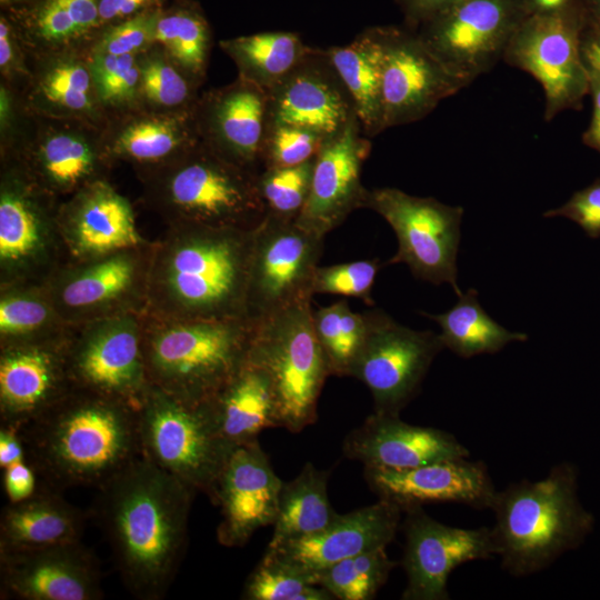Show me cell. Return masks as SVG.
Returning a JSON list of instances; mask_svg holds the SVG:
<instances>
[{
  "label": "cell",
  "instance_id": "cell-47",
  "mask_svg": "<svg viewBox=\"0 0 600 600\" xmlns=\"http://www.w3.org/2000/svg\"><path fill=\"white\" fill-rule=\"evenodd\" d=\"M326 140L293 126L270 124L264 139L262 170L294 167L313 159Z\"/></svg>",
  "mask_w": 600,
  "mask_h": 600
},
{
  "label": "cell",
  "instance_id": "cell-49",
  "mask_svg": "<svg viewBox=\"0 0 600 600\" xmlns=\"http://www.w3.org/2000/svg\"><path fill=\"white\" fill-rule=\"evenodd\" d=\"M544 218L564 217L579 224L592 239L600 237V178L576 191L561 207L546 211Z\"/></svg>",
  "mask_w": 600,
  "mask_h": 600
},
{
  "label": "cell",
  "instance_id": "cell-20",
  "mask_svg": "<svg viewBox=\"0 0 600 600\" xmlns=\"http://www.w3.org/2000/svg\"><path fill=\"white\" fill-rule=\"evenodd\" d=\"M194 114L200 139L238 166L259 173L269 127V94L238 77L199 97Z\"/></svg>",
  "mask_w": 600,
  "mask_h": 600
},
{
  "label": "cell",
  "instance_id": "cell-33",
  "mask_svg": "<svg viewBox=\"0 0 600 600\" xmlns=\"http://www.w3.org/2000/svg\"><path fill=\"white\" fill-rule=\"evenodd\" d=\"M220 47L236 63L239 77L267 92L299 63L309 48L298 33L290 31H268L226 39Z\"/></svg>",
  "mask_w": 600,
  "mask_h": 600
},
{
  "label": "cell",
  "instance_id": "cell-46",
  "mask_svg": "<svg viewBox=\"0 0 600 600\" xmlns=\"http://www.w3.org/2000/svg\"><path fill=\"white\" fill-rule=\"evenodd\" d=\"M380 268L378 259L318 266L313 276L312 292L357 298L372 306V289Z\"/></svg>",
  "mask_w": 600,
  "mask_h": 600
},
{
  "label": "cell",
  "instance_id": "cell-42",
  "mask_svg": "<svg viewBox=\"0 0 600 600\" xmlns=\"http://www.w3.org/2000/svg\"><path fill=\"white\" fill-rule=\"evenodd\" d=\"M314 158L294 167L269 168L258 173L257 184L266 217L296 222L308 199Z\"/></svg>",
  "mask_w": 600,
  "mask_h": 600
},
{
  "label": "cell",
  "instance_id": "cell-43",
  "mask_svg": "<svg viewBox=\"0 0 600 600\" xmlns=\"http://www.w3.org/2000/svg\"><path fill=\"white\" fill-rule=\"evenodd\" d=\"M88 60L102 108L134 109L141 104L140 54L91 51Z\"/></svg>",
  "mask_w": 600,
  "mask_h": 600
},
{
  "label": "cell",
  "instance_id": "cell-35",
  "mask_svg": "<svg viewBox=\"0 0 600 600\" xmlns=\"http://www.w3.org/2000/svg\"><path fill=\"white\" fill-rule=\"evenodd\" d=\"M457 303L440 314L420 312L436 321L444 348L461 358L496 353L512 341H526L528 334L513 332L496 322L481 307L473 288L458 297Z\"/></svg>",
  "mask_w": 600,
  "mask_h": 600
},
{
  "label": "cell",
  "instance_id": "cell-59",
  "mask_svg": "<svg viewBox=\"0 0 600 600\" xmlns=\"http://www.w3.org/2000/svg\"><path fill=\"white\" fill-rule=\"evenodd\" d=\"M583 4L590 16L600 20V0H583Z\"/></svg>",
  "mask_w": 600,
  "mask_h": 600
},
{
  "label": "cell",
  "instance_id": "cell-13",
  "mask_svg": "<svg viewBox=\"0 0 600 600\" xmlns=\"http://www.w3.org/2000/svg\"><path fill=\"white\" fill-rule=\"evenodd\" d=\"M324 237L296 222L266 217L256 228L247 289V319L256 322L311 301Z\"/></svg>",
  "mask_w": 600,
  "mask_h": 600
},
{
  "label": "cell",
  "instance_id": "cell-36",
  "mask_svg": "<svg viewBox=\"0 0 600 600\" xmlns=\"http://www.w3.org/2000/svg\"><path fill=\"white\" fill-rule=\"evenodd\" d=\"M154 43L198 87L211 51L210 26L197 4L183 3L158 16Z\"/></svg>",
  "mask_w": 600,
  "mask_h": 600
},
{
  "label": "cell",
  "instance_id": "cell-3",
  "mask_svg": "<svg viewBox=\"0 0 600 600\" xmlns=\"http://www.w3.org/2000/svg\"><path fill=\"white\" fill-rule=\"evenodd\" d=\"M490 528L494 554L514 577L536 573L582 544L594 517L578 497V470L558 463L538 481L527 479L497 491Z\"/></svg>",
  "mask_w": 600,
  "mask_h": 600
},
{
  "label": "cell",
  "instance_id": "cell-19",
  "mask_svg": "<svg viewBox=\"0 0 600 600\" xmlns=\"http://www.w3.org/2000/svg\"><path fill=\"white\" fill-rule=\"evenodd\" d=\"M370 151L358 119L327 140L314 158L308 199L296 223L326 238L354 210L366 208L369 189L361 171Z\"/></svg>",
  "mask_w": 600,
  "mask_h": 600
},
{
  "label": "cell",
  "instance_id": "cell-14",
  "mask_svg": "<svg viewBox=\"0 0 600 600\" xmlns=\"http://www.w3.org/2000/svg\"><path fill=\"white\" fill-rule=\"evenodd\" d=\"M386 129L416 122L467 87L408 27H377Z\"/></svg>",
  "mask_w": 600,
  "mask_h": 600
},
{
  "label": "cell",
  "instance_id": "cell-27",
  "mask_svg": "<svg viewBox=\"0 0 600 600\" xmlns=\"http://www.w3.org/2000/svg\"><path fill=\"white\" fill-rule=\"evenodd\" d=\"M84 526V513L60 491L39 486L31 497L3 508L0 550L79 542Z\"/></svg>",
  "mask_w": 600,
  "mask_h": 600
},
{
  "label": "cell",
  "instance_id": "cell-17",
  "mask_svg": "<svg viewBox=\"0 0 600 600\" xmlns=\"http://www.w3.org/2000/svg\"><path fill=\"white\" fill-rule=\"evenodd\" d=\"M1 599L98 600L101 573L81 543L0 550Z\"/></svg>",
  "mask_w": 600,
  "mask_h": 600
},
{
  "label": "cell",
  "instance_id": "cell-41",
  "mask_svg": "<svg viewBox=\"0 0 600 600\" xmlns=\"http://www.w3.org/2000/svg\"><path fill=\"white\" fill-rule=\"evenodd\" d=\"M242 598L247 600H330L331 593L306 574L266 551L248 577Z\"/></svg>",
  "mask_w": 600,
  "mask_h": 600
},
{
  "label": "cell",
  "instance_id": "cell-18",
  "mask_svg": "<svg viewBox=\"0 0 600 600\" xmlns=\"http://www.w3.org/2000/svg\"><path fill=\"white\" fill-rule=\"evenodd\" d=\"M282 484L258 440L236 447L210 499L220 508L219 543L242 547L257 530L273 526Z\"/></svg>",
  "mask_w": 600,
  "mask_h": 600
},
{
  "label": "cell",
  "instance_id": "cell-52",
  "mask_svg": "<svg viewBox=\"0 0 600 600\" xmlns=\"http://www.w3.org/2000/svg\"><path fill=\"white\" fill-rule=\"evenodd\" d=\"M161 0H99V29L157 9Z\"/></svg>",
  "mask_w": 600,
  "mask_h": 600
},
{
  "label": "cell",
  "instance_id": "cell-51",
  "mask_svg": "<svg viewBox=\"0 0 600 600\" xmlns=\"http://www.w3.org/2000/svg\"><path fill=\"white\" fill-rule=\"evenodd\" d=\"M2 472L3 488L9 502L22 501L39 488L38 474L27 459L2 469Z\"/></svg>",
  "mask_w": 600,
  "mask_h": 600
},
{
  "label": "cell",
  "instance_id": "cell-53",
  "mask_svg": "<svg viewBox=\"0 0 600 600\" xmlns=\"http://www.w3.org/2000/svg\"><path fill=\"white\" fill-rule=\"evenodd\" d=\"M580 51L588 72L600 77V20L588 11L580 34Z\"/></svg>",
  "mask_w": 600,
  "mask_h": 600
},
{
  "label": "cell",
  "instance_id": "cell-34",
  "mask_svg": "<svg viewBox=\"0 0 600 600\" xmlns=\"http://www.w3.org/2000/svg\"><path fill=\"white\" fill-rule=\"evenodd\" d=\"M74 223L79 244L91 252L123 249L139 241L130 204L103 183H96L81 197Z\"/></svg>",
  "mask_w": 600,
  "mask_h": 600
},
{
  "label": "cell",
  "instance_id": "cell-23",
  "mask_svg": "<svg viewBox=\"0 0 600 600\" xmlns=\"http://www.w3.org/2000/svg\"><path fill=\"white\" fill-rule=\"evenodd\" d=\"M343 453L364 468L409 469L437 461L468 458L453 434L402 421L399 414L373 411L343 440Z\"/></svg>",
  "mask_w": 600,
  "mask_h": 600
},
{
  "label": "cell",
  "instance_id": "cell-29",
  "mask_svg": "<svg viewBox=\"0 0 600 600\" xmlns=\"http://www.w3.org/2000/svg\"><path fill=\"white\" fill-rule=\"evenodd\" d=\"M29 106L39 117L97 126L102 106L89 60L67 52L49 57L33 76Z\"/></svg>",
  "mask_w": 600,
  "mask_h": 600
},
{
  "label": "cell",
  "instance_id": "cell-15",
  "mask_svg": "<svg viewBox=\"0 0 600 600\" xmlns=\"http://www.w3.org/2000/svg\"><path fill=\"white\" fill-rule=\"evenodd\" d=\"M403 512L404 600H448V577L458 566L494 554L490 528L450 527L432 519L422 507Z\"/></svg>",
  "mask_w": 600,
  "mask_h": 600
},
{
  "label": "cell",
  "instance_id": "cell-8",
  "mask_svg": "<svg viewBox=\"0 0 600 600\" xmlns=\"http://www.w3.org/2000/svg\"><path fill=\"white\" fill-rule=\"evenodd\" d=\"M257 176L200 139L174 158L166 197L189 223L254 230L267 214Z\"/></svg>",
  "mask_w": 600,
  "mask_h": 600
},
{
  "label": "cell",
  "instance_id": "cell-39",
  "mask_svg": "<svg viewBox=\"0 0 600 600\" xmlns=\"http://www.w3.org/2000/svg\"><path fill=\"white\" fill-rule=\"evenodd\" d=\"M140 98L151 111L193 109L198 86L156 44L140 54Z\"/></svg>",
  "mask_w": 600,
  "mask_h": 600
},
{
  "label": "cell",
  "instance_id": "cell-28",
  "mask_svg": "<svg viewBox=\"0 0 600 600\" xmlns=\"http://www.w3.org/2000/svg\"><path fill=\"white\" fill-rule=\"evenodd\" d=\"M194 108L129 114L104 136V149L140 163L172 160L200 140Z\"/></svg>",
  "mask_w": 600,
  "mask_h": 600
},
{
  "label": "cell",
  "instance_id": "cell-44",
  "mask_svg": "<svg viewBox=\"0 0 600 600\" xmlns=\"http://www.w3.org/2000/svg\"><path fill=\"white\" fill-rule=\"evenodd\" d=\"M132 264L124 258H112L98 263L71 280L62 292L64 303L86 308L112 299L131 283Z\"/></svg>",
  "mask_w": 600,
  "mask_h": 600
},
{
  "label": "cell",
  "instance_id": "cell-45",
  "mask_svg": "<svg viewBox=\"0 0 600 600\" xmlns=\"http://www.w3.org/2000/svg\"><path fill=\"white\" fill-rule=\"evenodd\" d=\"M39 242L36 213L26 198L13 191L0 199V257L16 261L30 254Z\"/></svg>",
  "mask_w": 600,
  "mask_h": 600
},
{
  "label": "cell",
  "instance_id": "cell-5",
  "mask_svg": "<svg viewBox=\"0 0 600 600\" xmlns=\"http://www.w3.org/2000/svg\"><path fill=\"white\" fill-rule=\"evenodd\" d=\"M253 322L188 320L157 334L144 352L150 384L182 400L213 397L248 359Z\"/></svg>",
  "mask_w": 600,
  "mask_h": 600
},
{
  "label": "cell",
  "instance_id": "cell-48",
  "mask_svg": "<svg viewBox=\"0 0 600 600\" xmlns=\"http://www.w3.org/2000/svg\"><path fill=\"white\" fill-rule=\"evenodd\" d=\"M160 10L151 9L104 28L91 51L114 56L146 52L156 44L154 32Z\"/></svg>",
  "mask_w": 600,
  "mask_h": 600
},
{
  "label": "cell",
  "instance_id": "cell-57",
  "mask_svg": "<svg viewBox=\"0 0 600 600\" xmlns=\"http://www.w3.org/2000/svg\"><path fill=\"white\" fill-rule=\"evenodd\" d=\"M589 87L593 110L590 126L583 134V142L600 152V77L589 73Z\"/></svg>",
  "mask_w": 600,
  "mask_h": 600
},
{
  "label": "cell",
  "instance_id": "cell-6",
  "mask_svg": "<svg viewBox=\"0 0 600 600\" xmlns=\"http://www.w3.org/2000/svg\"><path fill=\"white\" fill-rule=\"evenodd\" d=\"M312 311L311 301H303L253 322L248 353L271 380L280 428L294 433L316 422L318 400L331 376Z\"/></svg>",
  "mask_w": 600,
  "mask_h": 600
},
{
  "label": "cell",
  "instance_id": "cell-38",
  "mask_svg": "<svg viewBox=\"0 0 600 600\" xmlns=\"http://www.w3.org/2000/svg\"><path fill=\"white\" fill-rule=\"evenodd\" d=\"M312 320L331 376L350 377L367 336L366 313L340 300L312 311Z\"/></svg>",
  "mask_w": 600,
  "mask_h": 600
},
{
  "label": "cell",
  "instance_id": "cell-37",
  "mask_svg": "<svg viewBox=\"0 0 600 600\" xmlns=\"http://www.w3.org/2000/svg\"><path fill=\"white\" fill-rule=\"evenodd\" d=\"M99 0H38L28 19L31 40L62 49L99 29Z\"/></svg>",
  "mask_w": 600,
  "mask_h": 600
},
{
  "label": "cell",
  "instance_id": "cell-22",
  "mask_svg": "<svg viewBox=\"0 0 600 600\" xmlns=\"http://www.w3.org/2000/svg\"><path fill=\"white\" fill-rule=\"evenodd\" d=\"M369 488L402 511L431 502H456L476 509L491 508L497 492L487 466L467 458L391 470L364 468Z\"/></svg>",
  "mask_w": 600,
  "mask_h": 600
},
{
  "label": "cell",
  "instance_id": "cell-24",
  "mask_svg": "<svg viewBox=\"0 0 600 600\" xmlns=\"http://www.w3.org/2000/svg\"><path fill=\"white\" fill-rule=\"evenodd\" d=\"M67 363L70 381L80 389L136 409L150 386L144 352L132 329H108L91 337Z\"/></svg>",
  "mask_w": 600,
  "mask_h": 600
},
{
  "label": "cell",
  "instance_id": "cell-32",
  "mask_svg": "<svg viewBox=\"0 0 600 600\" xmlns=\"http://www.w3.org/2000/svg\"><path fill=\"white\" fill-rule=\"evenodd\" d=\"M328 474L307 462L293 480L283 482L268 548L318 533L338 518L328 497Z\"/></svg>",
  "mask_w": 600,
  "mask_h": 600
},
{
  "label": "cell",
  "instance_id": "cell-9",
  "mask_svg": "<svg viewBox=\"0 0 600 600\" xmlns=\"http://www.w3.org/2000/svg\"><path fill=\"white\" fill-rule=\"evenodd\" d=\"M366 208L380 214L396 233L398 250L389 264L404 263L417 279L433 284L449 283L461 296L457 254L462 207L384 187L368 191Z\"/></svg>",
  "mask_w": 600,
  "mask_h": 600
},
{
  "label": "cell",
  "instance_id": "cell-4",
  "mask_svg": "<svg viewBox=\"0 0 600 600\" xmlns=\"http://www.w3.org/2000/svg\"><path fill=\"white\" fill-rule=\"evenodd\" d=\"M254 230L189 223L166 269L167 287L189 320L247 319Z\"/></svg>",
  "mask_w": 600,
  "mask_h": 600
},
{
  "label": "cell",
  "instance_id": "cell-1",
  "mask_svg": "<svg viewBox=\"0 0 600 600\" xmlns=\"http://www.w3.org/2000/svg\"><path fill=\"white\" fill-rule=\"evenodd\" d=\"M98 490L96 516L126 588L163 598L186 552L196 492L142 456Z\"/></svg>",
  "mask_w": 600,
  "mask_h": 600
},
{
  "label": "cell",
  "instance_id": "cell-56",
  "mask_svg": "<svg viewBox=\"0 0 600 600\" xmlns=\"http://www.w3.org/2000/svg\"><path fill=\"white\" fill-rule=\"evenodd\" d=\"M26 449L18 429L1 426L0 428V467L1 470L26 460Z\"/></svg>",
  "mask_w": 600,
  "mask_h": 600
},
{
  "label": "cell",
  "instance_id": "cell-2",
  "mask_svg": "<svg viewBox=\"0 0 600 600\" xmlns=\"http://www.w3.org/2000/svg\"><path fill=\"white\" fill-rule=\"evenodd\" d=\"M19 430L42 487L99 489L141 457L137 409L80 389Z\"/></svg>",
  "mask_w": 600,
  "mask_h": 600
},
{
  "label": "cell",
  "instance_id": "cell-31",
  "mask_svg": "<svg viewBox=\"0 0 600 600\" xmlns=\"http://www.w3.org/2000/svg\"><path fill=\"white\" fill-rule=\"evenodd\" d=\"M346 84L366 137L386 130L382 102V49L377 27L361 31L350 43L326 48Z\"/></svg>",
  "mask_w": 600,
  "mask_h": 600
},
{
  "label": "cell",
  "instance_id": "cell-16",
  "mask_svg": "<svg viewBox=\"0 0 600 600\" xmlns=\"http://www.w3.org/2000/svg\"><path fill=\"white\" fill-rule=\"evenodd\" d=\"M268 94L269 126L299 127L326 141L358 119L354 102L326 48L309 47Z\"/></svg>",
  "mask_w": 600,
  "mask_h": 600
},
{
  "label": "cell",
  "instance_id": "cell-58",
  "mask_svg": "<svg viewBox=\"0 0 600 600\" xmlns=\"http://www.w3.org/2000/svg\"><path fill=\"white\" fill-rule=\"evenodd\" d=\"M519 4L524 17H528L562 12L579 2L576 0H519Z\"/></svg>",
  "mask_w": 600,
  "mask_h": 600
},
{
  "label": "cell",
  "instance_id": "cell-50",
  "mask_svg": "<svg viewBox=\"0 0 600 600\" xmlns=\"http://www.w3.org/2000/svg\"><path fill=\"white\" fill-rule=\"evenodd\" d=\"M48 317L40 301L24 298H6L0 303V331L6 337H17L34 331Z\"/></svg>",
  "mask_w": 600,
  "mask_h": 600
},
{
  "label": "cell",
  "instance_id": "cell-26",
  "mask_svg": "<svg viewBox=\"0 0 600 600\" xmlns=\"http://www.w3.org/2000/svg\"><path fill=\"white\" fill-rule=\"evenodd\" d=\"M208 401L218 431L232 448L258 440L263 429L280 428L271 380L249 359Z\"/></svg>",
  "mask_w": 600,
  "mask_h": 600
},
{
  "label": "cell",
  "instance_id": "cell-21",
  "mask_svg": "<svg viewBox=\"0 0 600 600\" xmlns=\"http://www.w3.org/2000/svg\"><path fill=\"white\" fill-rule=\"evenodd\" d=\"M402 512L396 503L379 499L373 504L339 514L318 533L267 548L266 551L317 584L319 573L332 564L366 551L386 548L397 533Z\"/></svg>",
  "mask_w": 600,
  "mask_h": 600
},
{
  "label": "cell",
  "instance_id": "cell-55",
  "mask_svg": "<svg viewBox=\"0 0 600 600\" xmlns=\"http://www.w3.org/2000/svg\"><path fill=\"white\" fill-rule=\"evenodd\" d=\"M406 27L416 30L423 21L459 0H396Z\"/></svg>",
  "mask_w": 600,
  "mask_h": 600
},
{
  "label": "cell",
  "instance_id": "cell-30",
  "mask_svg": "<svg viewBox=\"0 0 600 600\" xmlns=\"http://www.w3.org/2000/svg\"><path fill=\"white\" fill-rule=\"evenodd\" d=\"M46 118V117H43ZM32 139L36 163L46 179L60 188H71L94 170L99 149L104 147L96 124L69 119L46 118Z\"/></svg>",
  "mask_w": 600,
  "mask_h": 600
},
{
  "label": "cell",
  "instance_id": "cell-40",
  "mask_svg": "<svg viewBox=\"0 0 600 600\" xmlns=\"http://www.w3.org/2000/svg\"><path fill=\"white\" fill-rule=\"evenodd\" d=\"M396 566L398 563L388 557L386 548H378L332 564L319 573L317 584L334 599L370 600Z\"/></svg>",
  "mask_w": 600,
  "mask_h": 600
},
{
  "label": "cell",
  "instance_id": "cell-60",
  "mask_svg": "<svg viewBox=\"0 0 600 600\" xmlns=\"http://www.w3.org/2000/svg\"><path fill=\"white\" fill-rule=\"evenodd\" d=\"M2 4L4 3H10V2H14V1H18V0H0Z\"/></svg>",
  "mask_w": 600,
  "mask_h": 600
},
{
  "label": "cell",
  "instance_id": "cell-25",
  "mask_svg": "<svg viewBox=\"0 0 600 600\" xmlns=\"http://www.w3.org/2000/svg\"><path fill=\"white\" fill-rule=\"evenodd\" d=\"M68 363L51 350L19 347L0 361L1 426L20 430L38 419L69 391Z\"/></svg>",
  "mask_w": 600,
  "mask_h": 600
},
{
  "label": "cell",
  "instance_id": "cell-12",
  "mask_svg": "<svg viewBox=\"0 0 600 600\" xmlns=\"http://www.w3.org/2000/svg\"><path fill=\"white\" fill-rule=\"evenodd\" d=\"M364 313L367 336L350 377L369 389L376 412L400 414L444 346L439 334L402 326L383 310Z\"/></svg>",
  "mask_w": 600,
  "mask_h": 600
},
{
  "label": "cell",
  "instance_id": "cell-10",
  "mask_svg": "<svg viewBox=\"0 0 600 600\" xmlns=\"http://www.w3.org/2000/svg\"><path fill=\"white\" fill-rule=\"evenodd\" d=\"M586 8L524 17L511 37L503 61L531 74L546 97L544 119L579 109L589 93V73L582 61L580 34Z\"/></svg>",
  "mask_w": 600,
  "mask_h": 600
},
{
  "label": "cell",
  "instance_id": "cell-54",
  "mask_svg": "<svg viewBox=\"0 0 600 600\" xmlns=\"http://www.w3.org/2000/svg\"><path fill=\"white\" fill-rule=\"evenodd\" d=\"M0 69L4 77L22 71V57L16 33L7 19L0 21Z\"/></svg>",
  "mask_w": 600,
  "mask_h": 600
},
{
  "label": "cell",
  "instance_id": "cell-11",
  "mask_svg": "<svg viewBox=\"0 0 600 600\" xmlns=\"http://www.w3.org/2000/svg\"><path fill=\"white\" fill-rule=\"evenodd\" d=\"M524 14L519 0H459L414 31L432 53L469 86L503 54Z\"/></svg>",
  "mask_w": 600,
  "mask_h": 600
},
{
  "label": "cell",
  "instance_id": "cell-7",
  "mask_svg": "<svg viewBox=\"0 0 600 600\" xmlns=\"http://www.w3.org/2000/svg\"><path fill=\"white\" fill-rule=\"evenodd\" d=\"M137 414L142 457L211 499L234 448L218 431L209 401L182 400L150 384Z\"/></svg>",
  "mask_w": 600,
  "mask_h": 600
}]
</instances>
